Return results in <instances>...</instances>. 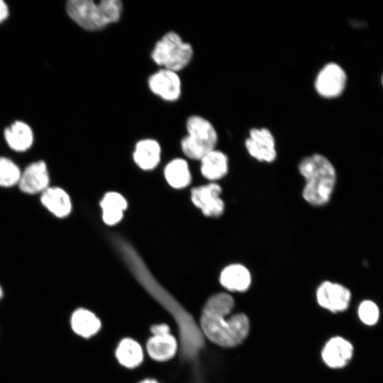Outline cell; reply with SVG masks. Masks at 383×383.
<instances>
[{
    "instance_id": "6da1fadb",
    "label": "cell",
    "mask_w": 383,
    "mask_h": 383,
    "mask_svg": "<svg viewBox=\"0 0 383 383\" xmlns=\"http://www.w3.org/2000/svg\"><path fill=\"white\" fill-rule=\"evenodd\" d=\"M234 306L231 296L226 293L213 295L207 301L201 316V328L213 343L223 347L240 344L249 331V321L243 313L229 318Z\"/></svg>"
},
{
    "instance_id": "7a4b0ae2",
    "label": "cell",
    "mask_w": 383,
    "mask_h": 383,
    "mask_svg": "<svg viewBox=\"0 0 383 383\" xmlns=\"http://www.w3.org/2000/svg\"><path fill=\"white\" fill-rule=\"evenodd\" d=\"M299 170L306 181L302 192L304 200L313 206L327 204L336 182L333 164L323 155L313 154L301 161Z\"/></svg>"
},
{
    "instance_id": "3957f363",
    "label": "cell",
    "mask_w": 383,
    "mask_h": 383,
    "mask_svg": "<svg viewBox=\"0 0 383 383\" xmlns=\"http://www.w3.org/2000/svg\"><path fill=\"white\" fill-rule=\"evenodd\" d=\"M69 16L79 26L88 30H97L118 21L122 11L119 0H71L67 3Z\"/></svg>"
},
{
    "instance_id": "277c9868",
    "label": "cell",
    "mask_w": 383,
    "mask_h": 383,
    "mask_svg": "<svg viewBox=\"0 0 383 383\" xmlns=\"http://www.w3.org/2000/svg\"><path fill=\"white\" fill-rule=\"evenodd\" d=\"M188 134L182 140V149L191 159L201 160L215 149L217 133L212 124L199 116H192L187 121Z\"/></svg>"
},
{
    "instance_id": "5b68a950",
    "label": "cell",
    "mask_w": 383,
    "mask_h": 383,
    "mask_svg": "<svg viewBox=\"0 0 383 383\" xmlns=\"http://www.w3.org/2000/svg\"><path fill=\"white\" fill-rule=\"evenodd\" d=\"M192 55V46L184 42L174 32L164 35L157 41L152 52V60L156 64L174 72L186 67Z\"/></svg>"
},
{
    "instance_id": "8992f818",
    "label": "cell",
    "mask_w": 383,
    "mask_h": 383,
    "mask_svg": "<svg viewBox=\"0 0 383 383\" xmlns=\"http://www.w3.org/2000/svg\"><path fill=\"white\" fill-rule=\"evenodd\" d=\"M221 194V186L212 182L192 189L191 199L205 216L216 217L221 215L224 211L225 205L220 196Z\"/></svg>"
},
{
    "instance_id": "52a82bcc",
    "label": "cell",
    "mask_w": 383,
    "mask_h": 383,
    "mask_svg": "<svg viewBox=\"0 0 383 383\" xmlns=\"http://www.w3.org/2000/svg\"><path fill=\"white\" fill-rule=\"evenodd\" d=\"M346 79V74L340 65L334 62L328 63L318 74L315 87L323 97H335L343 91Z\"/></svg>"
},
{
    "instance_id": "ba28073f",
    "label": "cell",
    "mask_w": 383,
    "mask_h": 383,
    "mask_svg": "<svg viewBox=\"0 0 383 383\" xmlns=\"http://www.w3.org/2000/svg\"><path fill=\"white\" fill-rule=\"evenodd\" d=\"M152 336L148 340L147 350L156 360L164 361L172 357L177 348L176 339L170 333L166 324L154 325L150 329Z\"/></svg>"
},
{
    "instance_id": "9c48e42d",
    "label": "cell",
    "mask_w": 383,
    "mask_h": 383,
    "mask_svg": "<svg viewBox=\"0 0 383 383\" xmlns=\"http://www.w3.org/2000/svg\"><path fill=\"white\" fill-rule=\"evenodd\" d=\"M49 184L47 165L44 161L38 160L29 164L21 171L17 186L23 193L40 194L50 187Z\"/></svg>"
},
{
    "instance_id": "30bf717a",
    "label": "cell",
    "mask_w": 383,
    "mask_h": 383,
    "mask_svg": "<svg viewBox=\"0 0 383 383\" xmlns=\"http://www.w3.org/2000/svg\"><path fill=\"white\" fill-rule=\"evenodd\" d=\"M316 297L322 307L332 312H340L349 306L351 292L342 284L326 281L318 287Z\"/></svg>"
},
{
    "instance_id": "8fae6325",
    "label": "cell",
    "mask_w": 383,
    "mask_h": 383,
    "mask_svg": "<svg viewBox=\"0 0 383 383\" xmlns=\"http://www.w3.org/2000/svg\"><path fill=\"white\" fill-rule=\"evenodd\" d=\"M245 147L248 153L259 161L271 162L276 158L274 138L267 128L250 130Z\"/></svg>"
},
{
    "instance_id": "7c38bea8",
    "label": "cell",
    "mask_w": 383,
    "mask_h": 383,
    "mask_svg": "<svg viewBox=\"0 0 383 383\" xmlns=\"http://www.w3.org/2000/svg\"><path fill=\"white\" fill-rule=\"evenodd\" d=\"M150 90L167 101L177 100L181 94V82L176 72L163 69L153 74L148 80Z\"/></svg>"
},
{
    "instance_id": "4fadbf2b",
    "label": "cell",
    "mask_w": 383,
    "mask_h": 383,
    "mask_svg": "<svg viewBox=\"0 0 383 383\" xmlns=\"http://www.w3.org/2000/svg\"><path fill=\"white\" fill-rule=\"evenodd\" d=\"M353 352V346L350 341L337 336L330 339L326 344L322 357L328 367L341 368L350 361Z\"/></svg>"
},
{
    "instance_id": "5bb4252c",
    "label": "cell",
    "mask_w": 383,
    "mask_h": 383,
    "mask_svg": "<svg viewBox=\"0 0 383 383\" xmlns=\"http://www.w3.org/2000/svg\"><path fill=\"white\" fill-rule=\"evenodd\" d=\"M42 205L57 218L68 216L72 209V203L68 194L58 187H49L40 194Z\"/></svg>"
},
{
    "instance_id": "9a60e30c",
    "label": "cell",
    "mask_w": 383,
    "mask_h": 383,
    "mask_svg": "<svg viewBox=\"0 0 383 383\" xmlns=\"http://www.w3.org/2000/svg\"><path fill=\"white\" fill-rule=\"evenodd\" d=\"M221 284L230 291L244 292L251 283V275L248 269L239 263L226 266L221 272Z\"/></svg>"
},
{
    "instance_id": "2e32d148",
    "label": "cell",
    "mask_w": 383,
    "mask_h": 383,
    "mask_svg": "<svg viewBox=\"0 0 383 383\" xmlns=\"http://www.w3.org/2000/svg\"><path fill=\"white\" fill-rule=\"evenodd\" d=\"M200 160L201 174L209 180L220 179L228 172V157L221 151L214 149L205 155Z\"/></svg>"
},
{
    "instance_id": "e0dca14e",
    "label": "cell",
    "mask_w": 383,
    "mask_h": 383,
    "mask_svg": "<svg viewBox=\"0 0 383 383\" xmlns=\"http://www.w3.org/2000/svg\"><path fill=\"white\" fill-rule=\"evenodd\" d=\"M4 137L10 148L17 152L26 151L33 143L31 128L22 121H16L6 128Z\"/></svg>"
},
{
    "instance_id": "ac0fdd59",
    "label": "cell",
    "mask_w": 383,
    "mask_h": 383,
    "mask_svg": "<svg viewBox=\"0 0 383 383\" xmlns=\"http://www.w3.org/2000/svg\"><path fill=\"white\" fill-rule=\"evenodd\" d=\"M160 147L156 140L145 139L136 144L133 160L141 169L145 170L153 169L160 162Z\"/></svg>"
},
{
    "instance_id": "d6986e66",
    "label": "cell",
    "mask_w": 383,
    "mask_h": 383,
    "mask_svg": "<svg viewBox=\"0 0 383 383\" xmlns=\"http://www.w3.org/2000/svg\"><path fill=\"white\" fill-rule=\"evenodd\" d=\"M101 206L104 221L108 225H114L121 220L127 202L120 194L109 192L101 200Z\"/></svg>"
},
{
    "instance_id": "ffe728a7",
    "label": "cell",
    "mask_w": 383,
    "mask_h": 383,
    "mask_svg": "<svg viewBox=\"0 0 383 383\" xmlns=\"http://www.w3.org/2000/svg\"><path fill=\"white\" fill-rule=\"evenodd\" d=\"M71 325L77 334L84 338L94 335L101 328L99 319L85 309H79L73 313Z\"/></svg>"
},
{
    "instance_id": "44dd1931",
    "label": "cell",
    "mask_w": 383,
    "mask_h": 383,
    "mask_svg": "<svg viewBox=\"0 0 383 383\" xmlns=\"http://www.w3.org/2000/svg\"><path fill=\"white\" fill-rule=\"evenodd\" d=\"M116 355L118 362L128 368L138 366L143 358L140 345L131 338H125L121 341L116 349Z\"/></svg>"
},
{
    "instance_id": "7402d4cb",
    "label": "cell",
    "mask_w": 383,
    "mask_h": 383,
    "mask_svg": "<svg viewBox=\"0 0 383 383\" xmlns=\"http://www.w3.org/2000/svg\"><path fill=\"white\" fill-rule=\"evenodd\" d=\"M165 176L174 188H183L191 182V174L187 162L182 159L172 160L165 167Z\"/></svg>"
},
{
    "instance_id": "603a6c76",
    "label": "cell",
    "mask_w": 383,
    "mask_h": 383,
    "mask_svg": "<svg viewBox=\"0 0 383 383\" xmlns=\"http://www.w3.org/2000/svg\"><path fill=\"white\" fill-rule=\"evenodd\" d=\"M21 170L11 160L0 157V187H12L18 185Z\"/></svg>"
},
{
    "instance_id": "cb8c5ba5",
    "label": "cell",
    "mask_w": 383,
    "mask_h": 383,
    "mask_svg": "<svg viewBox=\"0 0 383 383\" xmlns=\"http://www.w3.org/2000/svg\"><path fill=\"white\" fill-rule=\"evenodd\" d=\"M357 315L361 322L368 326L375 325L380 316L377 304L372 300L362 301L357 309Z\"/></svg>"
},
{
    "instance_id": "d4e9b609",
    "label": "cell",
    "mask_w": 383,
    "mask_h": 383,
    "mask_svg": "<svg viewBox=\"0 0 383 383\" xmlns=\"http://www.w3.org/2000/svg\"><path fill=\"white\" fill-rule=\"evenodd\" d=\"M9 14V9L6 4L0 0V22L6 18Z\"/></svg>"
},
{
    "instance_id": "484cf974",
    "label": "cell",
    "mask_w": 383,
    "mask_h": 383,
    "mask_svg": "<svg viewBox=\"0 0 383 383\" xmlns=\"http://www.w3.org/2000/svg\"><path fill=\"white\" fill-rule=\"evenodd\" d=\"M140 383H158L156 380L154 379H145Z\"/></svg>"
},
{
    "instance_id": "4316f807",
    "label": "cell",
    "mask_w": 383,
    "mask_h": 383,
    "mask_svg": "<svg viewBox=\"0 0 383 383\" xmlns=\"http://www.w3.org/2000/svg\"><path fill=\"white\" fill-rule=\"evenodd\" d=\"M2 296H3V291H2L1 287L0 286V299L2 297Z\"/></svg>"
},
{
    "instance_id": "83f0119b",
    "label": "cell",
    "mask_w": 383,
    "mask_h": 383,
    "mask_svg": "<svg viewBox=\"0 0 383 383\" xmlns=\"http://www.w3.org/2000/svg\"><path fill=\"white\" fill-rule=\"evenodd\" d=\"M382 82H383V77H382Z\"/></svg>"
}]
</instances>
